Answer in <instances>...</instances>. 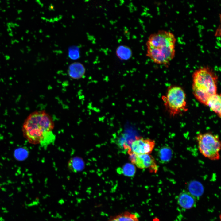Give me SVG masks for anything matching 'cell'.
Segmentation results:
<instances>
[{
	"instance_id": "14",
	"label": "cell",
	"mask_w": 221,
	"mask_h": 221,
	"mask_svg": "<svg viewBox=\"0 0 221 221\" xmlns=\"http://www.w3.org/2000/svg\"><path fill=\"white\" fill-rule=\"evenodd\" d=\"M84 163L83 161L79 157L72 158L68 162V167L72 171L76 172L81 171L83 169Z\"/></svg>"
},
{
	"instance_id": "6",
	"label": "cell",
	"mask_w": 221,
	"mask_h": 221,
	"mask_svg": "<svg viewBox=\"0 0 221 221\" xmlns=\"http://www.w3.org/2000/svg\"><path fill=\"white\" fill-rule=\"evenodd\" d=\"M131 163L141 169H147L152 173H156L158 169L156 161L151 155L148 154L137 155L132 152L128 154Z\"/></svg>"
},
{
	"instance_id": "4",
	"label": "cell",
	"mask_w": 221,
	"mask_h": 221,
	"mask_svg": "<svg viewBox=\"0 0 221 221\" xmlns=\"http://www.w3.org/2000/svg\"><path fill=\"white\" fill-rule=\"evenodd\" d=\"M162 99L170 115L174 116L187 110L186 94L180 87H169Z\"/></svg>"
},
{
	"instance_id": "8",
	"label": "cell",
	"mask_w": 221,
	"mask_h": 221,
	"mask_svg": "<svg viewBox=\"0 0 221 221\" xmlns=\"http://www.w3.org/2000/svg\"><path fill=\"white\" fill-rule=\"evenodd\" d=\"M178 203L179 205L185 209H189L196 206V197L189 192L184 191L181 192L178 198Z\"/></svg>"
},
{
	"instance_id": "10",
	"label": "cell",
	"mask_w": 221,
	"mask_h": 221,
	"mask_svg": "<svg viewBox=\"0 0 221 221\" xmlns=\"http://www.w3.org/2000/svg\"><path fill=\"white\" fill-rule=\"evenodd\" d=\"M221 95L216 93L207 100L205 105L208 106L219 117H221Z\"/></svg>"
},
{
	"instance_id": "17",
	"label": "cell",
	"mask_w": 221,
	"mask_h": 221,
	"mask_svg": "<svg viewBox=\"0 0 221 221\" xmlns=\"http://www.w3.org/2000/svg\"><path fill=\"white\" fill-rule=\"evenodd\" d=\"M68 56L72 59H76L79 56V51L75 48H72L68 51Z\"/></svg>"
},
{
	"instance_id": "13",
	"label": "cell",
	"mask_w": 221,
	"mask_h": 221,
	"mask_svg": "<svg viewBox=\"0 0 221 221\" xmlns=\"http://www.w3.org/2000/svg\"><path fill=\"white\" fill-rule=\"evenodd\" d=\"M189 192L195 197L200 196L204 192V188L201 183L197 181L190 182L188 186Z\"/></svg>"
},
{
	"instance_id": "12",
	"label": "cell",
	"mask_w": 221,
	"mask_h": 221,
	"mask_svg": "<svg viewBox=\"0 0 221 221\" xmlns=\"http://www.w3.org/2000/svg\"><path fill=\"white\" fill-rule=\"evenodd\" d=\"M132 51L128 47L124 45L118 46L116 50L117 56L122 60H127L130 59L132 55Z\"/></svg>"
},
{
	"instance_id": "15",
	"label": "cell",
	"mask_w": 221,
	"mask_h": 221,
	"mask_svg": "<svg viewBox=\"0 0 221 221\" xmlns=\"http://www.w3.org/2000/svg\"><path fill=\"white\" fill-rule=\"evenodd\" d=\"M136 169L135 166L131 163H126L122 168H118L117 172L119 174H122L124 176L130 177L134 176Z\"/></svg>"
},
{
	"instance_id": "11",
	"label": "cell",
	"mask_w": 221,
	"mask_h": 221,
	"mask_svg": "<svg viewBox=\"0 0 221 221\" xmlns=\"http://www.w3.org/2000/svg\"><path fill=\"white\" fill-rule=\"evenodd\" d=\"M107 221H139L138 215L126 211L111 217Z\"/></svg>"
},
{
	"instance_id": "9",
	"label": "cell",
	"mask_w": 221,
	"mask_h": 221,
	"mask_svg": "<svg viewBox=\"0 0 221 221\" xmlns=\"http://www.w3.org/2000/svg\"><path fill=\"white\" fill-rule=\"evenodd\" d=\"M86 69L84 65L79 62H74L69 65L68 69L69 76L71 78L78 79L84 76Z\"/></svg>"
},
{
	"instance_id": "3",
	"label": "cell",
	"mask_w": 221,
	"mask_h": 221,
	"mask_svg": "<svg viewBox=\"0 0 221 221\" xmlns=\"http://www.w3.org/2000/svg\"><path fill=\"white\" fill-rule=\"evenodd\" d=\"M192 79V88L194 96L205 105L208 99L217 93V76L210 68L204 67L194 72Z\"/></svg>"
},
{
	"instance_id": "5",
	"label": "cell",
	"mask_w": 221,
	"mask_h": 221,
	"mask_svg": "<svg viewBox=\"0 0 221 221\" xmlns=\"http://www.w3.org/2000/svg\"><path fill=\"white\" fill-rule=\"evenodd\" d=\"M196 140L199 150L204 157L212 160L220 159L221 144L218 135L210 133H200Z\"/></svg>"
},
{
	"instance_id": "16",
	"label": "cell",
	"mask_w": 221,
	"mask_h": 221,
	"mask_svg": "<svg viewBox=\"0 0 221 221\" xmlns=\"http://www.w3.org/2000/svg\"><path fill=\"white\" fill-rule=\"evenodd\" d=\"M158 154L159 158L161 162H167L169 161L171 159L173 152L170 147L164 146L159 150Z\"/></svg>"
},
{
	"instance_id": "2",
	"label": "cell",
	"mask_w": 221,
	"mask_h": 221,
	"mask_svg": "<svg viewBox=\"0 0 221 221\" xmlns=\"http://www.w3.org/2000/svg\"><path fill=\"white\" fill-rule=\"evenodd\" d=\"M176 39L171 32L160 30L151 34L147 41V56L155 63L167 65L174 58Z\"/></svg>"
},
{
	"instance_id": "1",
	"label": "cell",
	"mask_w": 221,
	"mask_h": 221,
	"mask_svg": "<svg viewBox=\"0 0 221 221\" xmlns=\"http://www.w3.org/2000/svg\"><path fill=\"white\" fill-rule=\"evenodd\" d=\"M54 124L51 117L45 110L31 113L24 121L22 131L29 143L46 147L56 139L53 130Z\"/></svg>"
},
{
	"instance_id": "7",
	"label": "cell",
	"mask_w": 221,
	"mask_h": 221,
	"mask_svg": "<svg viewBox=\"0 0 221 221\" xmlns=\"http://www.w3.org/2000/svg\"><path fill=\"white\" fill-rule=\"evenodd\" d=\"M155 144L154 140L142 137H136L131 143V152L137 155L150 154L153 149Z\"/></svg>"
}]
</instances>
